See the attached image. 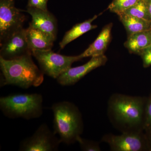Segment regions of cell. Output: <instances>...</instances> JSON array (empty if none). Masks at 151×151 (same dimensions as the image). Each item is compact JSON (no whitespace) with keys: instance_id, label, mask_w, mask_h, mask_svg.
<instances>
[{"instance_id":"14","label":"cell","mask_w":151,"mask_h":151,"mask_svg":"<svg viewBox=\"0 0 151 151\" xmlns=\"http://www.w3.org/2000/svg\"><path fill=\"white\" fill-rule=\"evenodd\" d=\"M151 45V30L136 33L128 36L124 43L129 52L139 55L141 52Z\"/></svg>"},{"instance_id":"18","label":"cell","mask_w":151,"mask_h":151,"mask_svg":"<svg viewBox=\"0 0 151 151\" xmlns=\"http://www.w3.org/2000/svg\"><path fill=\"white\" fill-rule=\"evenodd\" d=\"M140 0H113L108 6L110 12L118 15L130 8Z\"/></svg>"},{"instance_id":"23","label":"cell","mask_w":151,"mask_h":151,"mask_svg":"<svg viewBox=\"0 0 151 151\" xmlns=\"http://www.w3.org/2000/svg\"><path fill=\"white\" fill-rule=\"evenodd\" d=\"M145 1L151 18V0H145Z\"/></svg>"},{"instance_id":"17","label":"cell","mask_w":151,"mask_h":151,"mask_svg":"<svg viewBox=\"0 0 151 151\" xmlns=\"http://www.w3.org/2000/svg\"><path fill=\"white\" fill-rule=\"evenodd\" d=\"M129 15L151 21V18L148 10L145 0H140L134 5L124 12Z\"/></svg>"},{"instance_id":"16","label":"cell","mask_w":151,"mask_h":151,"mask_svg":"<svg viewBox=\"0 0 151 151\" xmlns=\"http://www.w3.org/2000/svg\"><path fill=\"white\" fill-rule=\"evenodd\" d=\"M118 16L127 31L128 36L136 33L151 30V21L129 15L124 13L119 14Z\"/></svg>"},{"instance_id":"10","label":"cell","mask_w":151,"mask_h":151,"mask_svg":"<svg viewBox=\"0 0 151 151\" xmlns=\"http://www.w3.org/2000/svg\"><path fill=\"white\" fill-rule=\"evenodd\" d=\"M107 60L108 58L104 55L92 57L83 65L68 68L57 78V81L62 86H72L92 70L105 65Z\"/></svg>"},{"instance_id":"7","label":"cell","mask_w":151,"mask_h":151,"mask_svg":"<svg viewBox=\"0 0 151 151\" xmlns=\"http://www.w3.org/2000/svg\"><path fill=\"white\" fill-rule=\"evenodd\" d=\"M17 8L14 0H0V42L23 28L25 16Z\"/></svg>"},{"instance_id":"19","label":"cell","mask_w":151,"mask_h":151,"mask_svg":"<svg viewBox=\"0 0 151 151\" xmlns=\"http://www.w3.org/2000/svg\"><path fill=\"white\" fill-rule=\"evenodd\" d=\"M76 142L79 144L81 150L84 151H100L99 143L82 138L81 136L77 138Z\"/></svg>"},{"instance_id":"11","label":"cell","mask_w":151,"mask_h":151,"mask_svg":"<svg viewBox=\"0 0 151 151\" xmlns=\"http://www.w3.org/2000/svg\"><path fill=\"white\" fill-rule=\"evenodd\" d=\"M25 12L32 17L29 24L47 33L56 39L57 34V22L54 16L48 10L27 7Z\"/></svg>"},{"instance_id":"13","label":"cell","mask_w":151,"mask_h":151,"mask_svg":"<svg viewBox=\"0 0 151 151\" xmlns=\"http://www.w3.org/2000/svg\"><path fill=\"white\" fill-rule=\"evenodd\" d=\"M27 39L32 51L35 50H51L55 40L50 35L29 24L26 29Z\"/></svg>"},{"instance_id":"15","label":"cell","mask_w":151,"mask_h":151,"mask_svg":"<svg viewBox=\"0 0 151 151\" xmlns=\"http://www.w3.org/2000/svg\"><path fill=\"white\" fill-rule=\"evenodd\" d=\"M99 15H95L91 18L73 26L71 29L65 33L62 40L60 42V49L64 48L68 43L89 31L97 28V26L92 24V22Z\"/></svg>"},{"instance_id":"3","label":"cell","mask_w":151,"mask_h":151,"mask_svg":"<svg viewBox=\"0 0 151 151\" xmlns=\"http://www.w3.org/2000/svg\"><path fill=\"white\" fill-rule=\"evenodd\" d=\"M53 132L61 143L69 145L76 142L81 136L84 125L81 112L76 105L68 101L53 103Z\"/></svg>"},{"instance_id":"24","label":"cell","mask_w":151,"mask_h":151,"mask_svg":"<svg viewBox=\"0 0 151 151\" xmlns=\"http://www.w3.org/2000/svg\"><path fill=\"white\" fill-rule=\"evenodd\" d=\"M145 134L151 150V131L145 133Z\"/></svg>"},{"instance_id":"1","label":"cell","mask_w":151,"mask_h":151,"mask_svg":"<svg viewBox=\"0 0 151 151\" xmlns=\"http://www.w3.org/2000/svg\"><path fill=\"white\" fill-rule=\"evenodd\" d=\"M32 55L28 54L12 60L0 57L1 87L14 85L27 89L42 84L44 74L34 62Z\"/></svg>"},{"instance_id":"9","label":"cell","mask_w":151,"mask_h":151,"mask_svg":"<svg viewBox=\"0 0 151 151\" xmlns=\"http://www.w3.org/2000/svg\"><path fill=\"white\" fill-rule=\"evenodd\" d=\"M28 54H32V51L24 29L19 30L1 43L0 57L4 59H15Z\"/></svg>"},{"instance_id":"5","label":"cell","mask_w":151,"mask_h":151,"mask_svg":"<svg viewBox=\"0 0 151 151\" xmlns=\"http://www.w3.org/2000/svg\"><path fill=\"white\" fill-rule=\"evenodd\" d=\"M32 55L39 64L44 74L57 79L71 67L73 63L82 59L80 55L67 56L55 53L51 50L32 51Z\"/></svg>"},{"instance_id":"12","label":"cell","mask_w":151,"mask_h":151,"mask_svg":"<svg viewBox=\"0 0 151 151\" xmlns=\"http://www.w3.org/2000/svg\"><path fill=\"white\" fill-rule=\"evenodd\" d=\"M113 24L110 23L103 27L95 40L86 50L79 55L81 58L103 55L107 50L111 39Z\"/></svg>"},{"instance_id":"21","label":"cell","mask_w":151,"mask_h":151,"mask_svg":"<svg viewBox=\"0 0 151 151\" xmlns=\"http://www.w3.org/2000/svg\"><path fill=\"white\" fill-rule=\"evenodd\" d=\"M142 60L143 66L148 68L151 65V45L141 52L139 55Z\"/></svg>"},{"instance_id":"2","label":"cell","mask_w":151,"mask_h":151,"mask_svg":"<svg viewBox=\"0 0 151 151\" xmlns=\"http://www.w3.org/2000/svg\"><path fill=\"white\" fill-rule=\"evenodd\" d=\"M147 99L115 94L108 102V111L113 122L126 132L143 130Z\"/></svg>"},{"instance_id":"22","label":"cell","mask_w":151,"mask_h":151,"mask_svg":"<svg viewBox=\"0 0 151 151\" xmlns=\"http://www.w3.org/2000/svg\"><path fill=\"white\" fill-rule=\"evenodd\" d=\"M48 0H28L27 7L36 8L43 10L47 11Z\"/></svg>"},{"instance_id":"20","label":"cell","mask_w":151,"mask_h":151,"mask_svg":"<svg viewBox=\"0 0 151 151\" xmlns=\"http://www.w3.org/2000/svg\"><path fill=\"white\" fill-rule=\"evenodd\" d=\"M143 130L145 133L151 131V94L146 102Z\"/></svg>"},{"instance_id":"6","label":"cell","mask_w":151,"mask_h":151,"mask_svg":"<svg viewBox=\"0 0 151 151\" xmlns=\"http://www.w3.org/2000/svg\"><path fill=\"white\" fill-rule=\"evenodd\" d=\"M143 130L124 132L122 134H107L102 140L108 144L111 151H151L147 139Z\"/></svg>"},{"instance_id":"8","label":"cell","mask_w":151,"mask_h":151,"mask_svg":"<svg viewBox=\"0 0 151 151\" xmlns=\"http://www.w3.org/2000/svg\"><path fill=\"white\" fill-rule=\"evenodd\" d=\"M61 141L47 124H42L31 137L21 142L20 151H58Z\"/></svg>"},{"instance_id":"4","label":"cell","mask_w":151,"mask_h":151,"mask_svg":"<svg viewBox=\"0 0 151 151\" xmlns=\"http://www.w3.org/2000/svg\"><path fill=\"white\" fill-rule=\"evenodd\" d=\"M43 100L38 93L11 94L0 98V109L9 119H37L43 114Z\"/></svg>"}]
</instances>
